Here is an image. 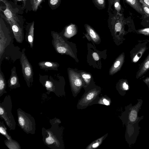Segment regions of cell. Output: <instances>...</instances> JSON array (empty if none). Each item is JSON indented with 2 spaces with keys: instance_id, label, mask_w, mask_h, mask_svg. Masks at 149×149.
I'll return each instance as SVG.
<instances>
[{
  "instance_id": "cell-1",
  "label": "cell",
  "mask_w": 149,
  "mask_h": 149,
  "mask_svg": "<svg viewBox=\"0 0 149 149\" xmlns=\"http://www.w3.org/2000/svg\"><path fill=\"white\" fill-rule=\"evenodd\" d=\"M12 107L10 96L7 95L0 103V117L4 120L10 130H15L16 127V123L12 112Z\"/></svg>"
},
{
  "instance_id": "cell-2",
  "label": "cell",
  "mask_w": 149,
  "mask_h": 149,
  "mask_svg": "<svg viewBox=\"0 0 149 149\" xmlns=\"http://www.w3.org/2000/svg\"><path fill=\"white\" fill-rule=\"evenodd\" d=\"M17 113L19 126L26 133L34 134L36 127L34 118L20 108L17 110Z\"/></svg>"
},
{
  "instance_id": "cell-3",
  "label": "cell",
  "mask_w": 149,
  "mask_h": 149,
  "mask_svg": "<svg viewBox=\"0 0 149 149\" xmlns=\"http://www.w3.org/2000/svg\"><path fill=\"white\" fill-rule=\"evenodd\" d=\"M52 43L57 52L58 53L69 55L76 59V57L69 45L66 42L63 38L58 33L52 32Z\"/></svg>"
},
{
  "instance_id": "cell-4",
  "label": "cell",
  "mask_w": 149,
  "mask_h": 149,
  "mask_svg": "<svg viewBox=\"0 0 149 149\" xmlns=\"http://www.w3.org/2000/svg\"><path fill=\"white\" fill-rule=\"evenodd\" d=\"M23 49L20 61L23 77L29 87L33 81V72L32 66L29 61Z\"/></svg>"
},
{
  "instance_id": "cell-5",
  "label": "cell",
  "mask_w": 149,
  "mask_h": 149,
  "mask_svg": "<svg viewBox=\"0 0 149 149\" xmlns=\"http://www.w3.org/2000/svg\"><path fill=\"white\" fill-rule=\"evenodd\" d=\"M3 17L0 15V59L6 47L9 44L11 37L9 29L7 27Z\"/></svg>"
},
{
  "instance_id": "cell-6",
  "label": "cell",
  "mask_w": 149,
  "mask_h": 149,
  "mask_svg": "<svg viewBox=\"0 0 149 149\" xmlns=\"http://www.w3.org/2000/svg\"><path fill=\"white\" fill-rule=\"evenodd\" d=\"M10 25L16 41L22 43L24 39L23 23L21 21L12 20L7 22Z\"/></svg>"
},
{
  "instance_id": "cell-7",
  "label": "cell",
  "mask_w": 149,
  "mask_h": 149,
  "mask_svg": "<svg viewBox=\"0 0 149 149\" xmlns=\"http://www.w3.org/2000/svg\"><path fill=\"white\" fill-rule=\"evenodd\" d=\"M147 41H140L130 52L132 62L135 63L137 62L147 49Z\"/></svg>"
},
{
  "instance_id": "cell-8",
  "label": "cell",
  "mask_w": 149,
  "mask_h": 149,
  "mask_svg": "<svg viewBox=\"0 0 149 149\" xmlns=\"http://www.w3.org/2000/svg\"><path fill=\"white\" fill-rule=\"evenodd\" d=\"M5 4L6 8L3 11L4 15V18L6 22L12 20H15L18 21L21 20L16 16V12L14 11V9L12 5L6 0H0Z\"/></svg>"
},
{
  "instance_id": "cell-9",
  "label": "cell",
  "mask_w": 149,
  "mask_h": 149,
  "mask_svg": "<svg viewBox=\"0 0 149 149\" xmlns=\"http://www.w3.org/2000/svg\"><path fill=\"white\" fill-rule=\"evenodd\" d=\"M8 84L9 87L12 89H15L20 86L15 67H14L11 69V75L8 81Z\"/></svg>"
},
{
  "instance_id": "cell-10",
  "label": "cell",
  "mask_w": 149,
  "mask_h": 149,
  "mask_svg": "<svg viewBox=\"0 0 149 149\" xmlns=\"http://www.w3.org/2000/svg\"><path fill=\"white\" fill-rule=\"evenodd\" d=\"M125 55L124 53L121 54L116 59L115 61L110 68L109 70L110 75H113L121 69L124 62Z\"/></svg>"
},
{
  "instance_id": "cell-11",
  "label": "cell",
  "mask_w": 149,
  "mask_h": 149,
  "mask_svg": "<svg viewBox=\"0 0 149 149\" xmlns=\"http://www.w3.org/2000/svg\"><path fill=\"white\" fill-rule=\"evenodd\" d=\"M68 75L71 82L77 87H80L82 84V81L80 74L74 71L70 70Z\"/></svg>"
},
{
  "instance_id": "cell-12",
  "label": "cell",
  "mask_w": 149,
  "mask_h": 149,
  "mask_svg": "<svg viewBox=\"0 0 149 149\" xmlns=\"http://www.w3.org/2000/svg\"><path fill=\"white\" fill-rule=\"evenodd\" d=\"M34 22L29 23L26 26L27 39L30 47L33 48L34 39Z\"/></svg>"
},
{
  "instance_id": "cell-13",
  "label": "cell",
  "mask_w": 149,
  "mask_h": 149,
  "mask_svg": "<svg viewBox=\"0 0 149 149\" xmlns=\"http://www.w3.org/2000/svg\"><path fill=\"white\" fill-rule=\"evenodd\" d=\"M40 68L45 70H57L59 64L56 62L50 61H42L38 63Z\"/></svg>"
},
{
  "instance_id": "cell-14",
  "label": "cell",
  "mask_w": 149,
  "mask_h": 149,
  "mask_svg": "<svg viewBox=\"0 0 149 149\" xmlns=\"http://www.w3.org/2000/svg\"><path fill=\"white\" fill-rule=\"evenodd\" d=\"M149 69V54L140 66L136 75V77L138 79L145 74Z\"/></svg>"
},
{
  "instance_id": "cell-15",
  "label": "cell",
  "mask_w": 149,
  "mask_h": 149,
  "mask_svg": "<svg viewBox=\"0 0 149 149\" xmlns=\"http://www.w3.org/2000/svg\"><path fill=\"white\" fill-rule=\"evenodd\" d=\"M45 0H27L25 8L28 11H36L39 7Z\"/></svg>"
},
{
  "instance_id": "cell-16",
  "label": "cell",
  "mask_w": 149,
  "mask_h": 149,
  "mask_svg": "<svg viewBox=\"0 0 149 149\" xmlns=\"http://www.w3.org/2000/svg\"><path fill=\"white\" fill-rule=\"evenodd\" d=\"M6 82L4 76L1 70H0V97L4 93H6Z\"/></svg>"
},
{
  "instance_id": "cell-17",
  "label": "cell",
  "mask_w": 149,
  "mask_h": 149,
  "mask_svg": "<svg viewBox=\"0 0 149 149\" xmlns=\"http://www.w3.org/2000/svg\"><path fill=\"white\" fill-rule=\"evenodd\" d=\"M4 143L9 149H20L21 146L19 143L14 140H5Z\"/></svg>"
},
{
  "instance_id": "cell-18",
  "label": "cell",
  "mask_w": 149,
  "mask_h": 149,
  "mask_svg": "<svg viewBox=\"0 0 149 149\" xmlns=\"http://www.w3.org/2000/svg\"><path fill=\"white\" fill-rule=\"evenodd\" d=\"M87 30L93 41L95 43L98 42L100 40V39L98 34L90 27H88Z\"/></svg>"
},
{
  "instance_id": "cell-19",
  "label": "cell",
  "mask_w": 149,
  "mask_h": 149,
  "mask_svg": "<svg viewBox=\"0 0 149 149\" xmlns=\"http://www.w3.org/2000/svg\"><path fill=\"white\" fill-rule=\"evenodd\" d=\"M0 132L6 137L7 139L10 140H13L10 136L8 134L7 129L4 124L3 121H1L0 122Z\"/></svg>"
},
{
  "instance_id": "cell-20",
  "label": "cell",
  "mask_w": 149,
  "mask_h": 149,
  "mask_svg": "<svg viewBox=\"0 0 149 149\" xmlns=\"http://www.w3.org/2000/svg\"><path fill=\"white\" fill-rule=\"evenodd\" d=\"M44 86L49 93L51 92L55 93L56 88L53 82L49 80H47L45 82Z\"/></svg>"
},
{
  "instance_id": "cell-21",
  "label": "cell",
  "mask_w": 149,
  "mask_h": 149,
  "mask_svg": "<svg viewBox=\"0 0 149 149\" xmlns=\"http://www.w3.org/2000/svg\"><path fill=\"white\" fill-rule=\"evenodd\" d=\"M75 33V32L73 31L72 25H70L67 28L64 35L67 38H70L74 35Z\"/></svg>"
},
{
  "instance_id": "cell-22",
  "label": "cell",
  "mask_w": 149,
  "mask_h": 149,
  "mask_svg": "<svg viewBox=\"0 0 149 149\" xmlns=\"http://www.w3.org/2000/svg\"><path fill=\"white\" fill-rule=\"evenodd\" d=\"M81 76L86 82L87 83L89 82L91 79V75L85 72H81Z\"/></svg>"
},
{
  "instance_id": "cell-23",
  "label": "cell",
  "mask_w": 149,
  "mask_h": 149,
  "mask_svg": "<svg viewBox=\"0 0 149 149\" xmlns=\"http://www.w3.org/2000/svg\"><path fill=\"white\" fill-rule=\"evenodd\" d=\"M49 6L52 9H54L58 4L59 0H48Z\"/></svg>"
},
{
  "instance_id": "cell-24",
  "label": "cell",
  "mask_w": 149,
  "mask_h": 149,
  "mask_svg": "<svg viewBox=\"0 0 149 149\" xmlns=\"http://www.w3.org/2000/svg\"><path fill=\"white\" fill-rule=\"evenodd\" d=\"M27 0H14V2L15 5H18L19 3L22 2V8H25Z\"/></svg>"
},
{
  "instance_id": "cell-25",
  "label": "cell",
  "mask_w": 149,
  "mask_h": 149,
  "mask_svg": "<svg viewBox=\"0 0 149 149\" xmlns=\"http://www.w3.org/2000/svg\"><path fill=\"white\" fill-rule=\"evenodd\" d=\"M122 28V25L120 23H117L115 25V30L117 32L120 31Z\"/></svg>"
},
{
  "instance_id": "cell-26",
  "label": "cell",
  "mask_w": 149,
  "mask_h": 149,
  "mask_svg": "<svg viewBox=\"0 0 149 149\" xmlns=\"http://www.w3.org/2000/svg\"><path fill=\"white\" fill-rule=\"evenodd\" d=\"M139 32L141 33L148 35H149V28L141 30Z\"/></svg>"
},
{
  "instance_id": "cell-27",
  "label": "cell",
  "mask_w": 149,
  "mask_h": 149,
  "mask_svg": "<svg viewBox=\"0 0 149 149\" xmlns=\"http://www.w3.org/2000/svg\"><path fill=\"white\" fill-rule=\"evenodd\" d=\"M92 56L93 58L95 61H97L99 59V56L97 53H93L92 54Z\"/></svg>"
},
{
  "instance_id": "cell-28",
  "label": "cell",
  "mask_w": 149,
  "mask_h": 149,
  "mask_svg": "<svg viewBox=\"0 0 149 149\" xmlns=\"http://www.w3.org/2000/svg\"><path fill=\"white\" fill-rule=\"evenodd\" d=\"M94 94L93 93H89L87 95L86 98L88 100H91L94 97Z\"/></svg>"
},
{
  "instance_id": "cell-29",
  "label": "cell",
  "mask_w": 149,
  "mask_h": 149,
  "mask_svg": "<svg viewBox=\"0 0 149 149\" xmlns=\"http://www.w3.org/2000/svg\"><path fill=\"white\" fill-rule=\"evenodd\" d=\"M122 87L125 90H127L128 89V86L125 82H124L122 84Z\"/></svg>"
},
{
  "instance_id": "cell-30",
  "label": "cell",
  "mask_w": 149,
  "mask_h": 149,
  "mask_svg": "<svg viewBox=\"0 0 149 149\" xmlns=\"http://www.w3.org/2000/svg\"><path fill=\"white\" fill-rule=\"evenodd\" d=\"M103 102L104 104L107 105H108L109 104V102L105 99H104L103 100Z\"/></svg>"
},
{
  "instance_id": "cell-31",
  "label": "cell",
  "mask_w": 149,
  "mask_h": 149,
  "mask_svg": "<svg viewBox=\"0 0 149 149\" xmlns=\"http://www.w3.org/2000/svg\"><path fill=\"white\" fill-rule=\"evenodd\" d=\"M128 2H130L131 4H134L135 3V0H127Z\"/></svg>"
},
{
  "instance_id": "cell-32",
  "label": "cell",
  "mask_w": 149,
  "mask_h": 149,
  "mask_svg": "<svg viewBox=\"0 0 149 149\" xmlns=\"http://www.w3.org/2000/svg\"><path fill=\"white\" fill-rule=\"evenodd\" d=\"M144 10L148 14H149V8L145 7L144 8Z\"/></svg>"
},
{
  "instance_id": "cell-33",
  "label": "cell",
  "mask_w": 149,
  "mask_h": 149,
  "mask_svg": "<svg viewBox=\"0 0 149 149\" xmlns=\"http://www.w3.org/2000/svg\"><path fill=\"white\" fill-rule=\"evenodd\" d=\"M98 3L100 4H103L104 2V0H97Z\"/></svg>"
},
{
  "instance_id": "cell-34",
  "label": "cell",
  "mask_w": 149,
  "mask_h": 149,
  "mask_svg": "<svg viewBox=\"0 0 149 149\" xmlns=\"http://www.w3.org/2000/svg\"><path fill=\"white\" fill-rule=\"evenodd\" d=\"M99 145V144L98 143H96L95 144H94L93 145V148H96Z\"/></svg>"
},
{
  "instance_id": "cell-35",
  "label": "cell",
  "mask_w": 149,
  "mask_h": 149,
  "mask_svg": "<svg viewBox=\"0 0 149 149\" xmlns=\"http://www.w3.org/2000/svg\"><path fill=\"white\" fill-rule=\"evenodd\" d=\"M144 1L146 4L149 6V0H144Z\"/></svg>"
},
{
  "instance_id": "cell-36",
  "label": "cell",
  "mask_w": 149,
  "mask_h": 149,
  "mask_svg": "<svg viewBox=\"0 0 149 149\" xmlns=\"http://www.w3.org/2000/svg\"><path fill=\"white\" fill-rule=\"evenodd\" d=\"M119 5V3H118V2H116L115 3V6L116 7H118V6Z\"/></svg>"
}]
</instances>
